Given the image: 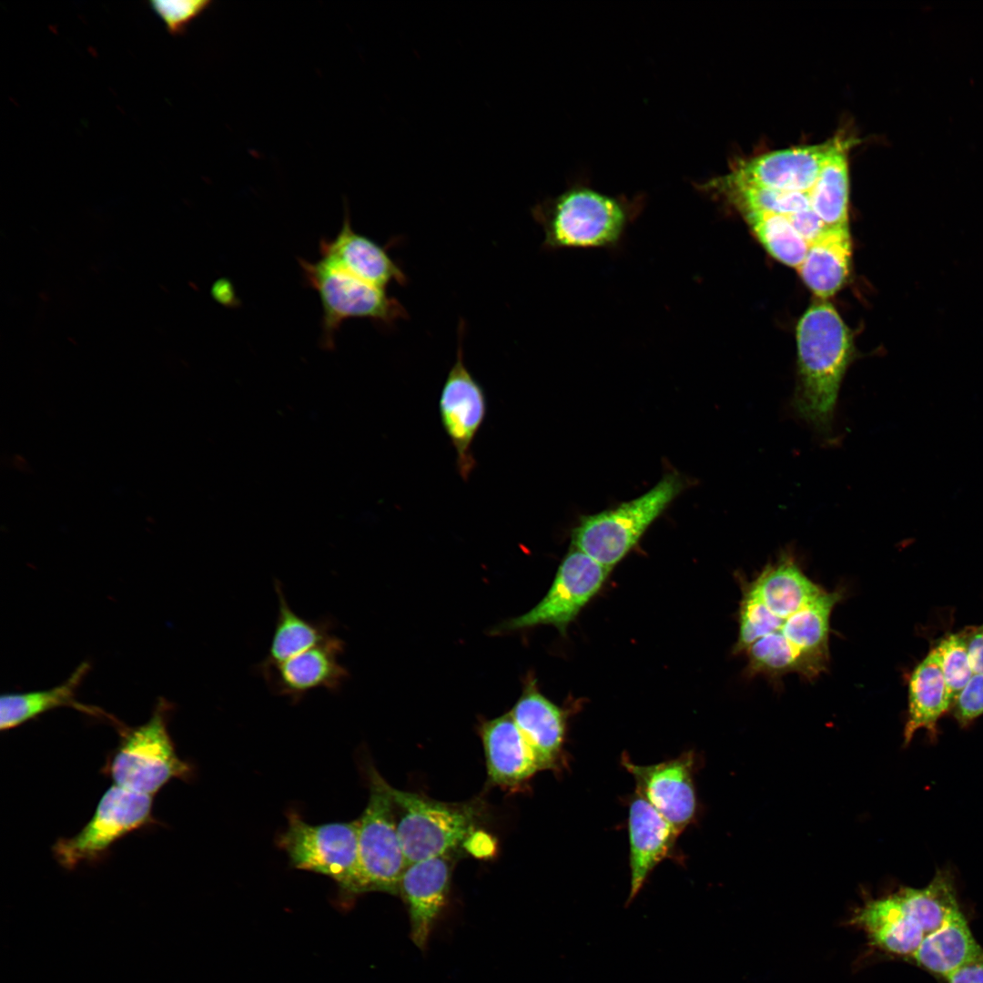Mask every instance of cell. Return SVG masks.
Instances as JSON below:
<instances>
[{"label":"cell","instance_id":"cell-1","mask_svg":"<svg viewBox=\"0 0 983 983\" xmlns=\"http://www.w3.org/2000/svg\"><path fill=\"white\" fill-rule=\"evenodd\" d=\"M740 584L734 653L746 657L748 674L777 679L796 674L811 680L824 673L831 614L844 589L829 591L813 582L786 553Z\"/></svg>","mask_w":983,"mask_h":983},{"label":"cell","instance_id":"cell-2","mask_svg":"<svg viewBox=\"0 0 983 983\" xmlns=\"http://www.w3.org/2000/svg\"><path fill=\"white\" fill-rule=\"evenodd\" d=\"M798 385L794 409L821 434L832 431L841 381L852 360L851 332L827 301L812 305L796 327Z\"/></svg>","mask_w":983,"mask_h":983},{"label":"cell","instance_id":"cell-3","mask_svg":"<svg viewBox=\"0 0 983 983\" xmlns=\"http://www.w3.org/2000/svg\"><path fill=\"white\" fill-rule=\"evenodd\" d=\"M644 206L642 195L612 196L578 182L536 204L532 215L543 230L546 250L613 249L622 244Z\"/></svg>","mask_w":983,"mask_h":983},{"label":"cell","instance_id":"cell-4","mask_svg":"<svg viewBox=\"0 0 983 983\" xmlns=\"http://www.w3.org/2000/svg\"><path fill=\"white\" fill-rule=\"evenodd\" d=\"M958 910L952 877L939 870L925 887H904L866 901L852 924L864 929L875 947L912 957L923 939Z\"/></svg>","mask_w":983,"mask_h":983},{"label":"cell","instance_id":"cell-5","mask_svg":"<svg viewBox=\"0 0 983 983\" xmlns=\"http://www.w3.org/2000/svg\"><path fill=\"white\" fill-rule=\"evenodd\" d=\"M686 486L685 477L672 471L641 496L581 517L572 545L612 570Z\"/></svg>","mask_w":983,"mask_h":983},{"label":"cell","instance_id":"cell-6","mask_svg":"<svg viewBox=\"0 0 983 983\" xmlns=\"http://www.w3.org/2000/svg\"><path fill=\"white\" fill-rule=\"evenodd\" d=\"M169 709L161 699L146 723L117 726L120 740L103 769L114 785L152 796L170 780L190 777L192 767L177 755L167 730Z\"/></svg>","mask_w":983,"mask_h":983},{"label":"cell","instance_id":"cell-7","mask_svg":"<svg viewBox=\"0 0 983 983\" xmlns=\"http://www.w3.org/2000/svg\"><path fill=\"white\" fill-rule=\"evenodd\" d=\"M390 793L399 837L409 864L460 853L485 816L480 800L441 802L391 785Z\"/></svg>","mask_w":983,"mask_h":983},{"label":"cell","instance_id":"cell-8","mask_svg":"<svg viewBox=\"0 0 983 983\" xmlns=\"http://www.w3.org/2000/svg\"><path fill=\"white\" fill-rule=\"evenodd\" d=\"M306 284L319 295L321 309V345L333 349L335 337L348 319H369L391 326L407 318V311L385 289L370 285L322 258L316 261L299 258Z\"/></svg>","mask_w":983,"mask_h":983},{"label":"cell","instance_id":"cell-9","mask_svg":"<svg viewBox=\"0 0 983 983\" xmlns=\"http://www.w3.org/2000/svg\"><path fill=\"white\" fill-rule=\"evenodd\" d=\"M278 845L292 866L332 878L346 895L361 894L358 820L310 825L290 811Z\"/></svg>","mask_w":983,"mask_h":983},{"label":"cell","instance_id":"cell-10","mask_svg":"<svg viewBox=\"0 0 983 983\" xmlns=\"http://www.w3.org/2000/svg\"><path fill=\"white\" fill-rule=\"evenodd\" d=\"M370 797L358 820L360 892L399 896L400 878L409 866L398 834L390 785L372 766L368 770Z\"/></svg>","mask_w":983,"mask_h":983},{"label":"cell","instance_id":"cell-11","mask_svg":"<svg viewBox=\"0 0 983 983\" xmlns=\"http://www.w3.org/2000/svg\"><path fill=\"white\" fill-rule=\"evenodd\" d=\"M152 804L151 796L113 785L86 826L76 835L54 844L56 860L73 869L81 863L100 859L118 839L153 822Z\"/></svg>","mask_w":983,"mask_h":983},{"label":"cell","instance_id":"cell-12","mask_svg":"<svg viewBox=\"0 0 983 983\" xmlns=\"http://www.w3.org/2000/svg\"><path fill=\"white\" fill-rule=\"evenodd\" d=\"M611 569L571 545L546 595L529 612L503 623L500 631L552 625L562 633L599 592Z\"/></svg>","mask_w":983,"mask_h":983},{"label":"cell","instance_id":"cell-13","mask_svg":"<svg viewBox=\"0 0 983 983\" xmlns=\"http://www.w3.org/2000/svg\"><path fill=\"white\" fill-rule=\"evenodd\" d=\"M463 335L464 322L461 320L456 359L441 391L439 414L455 451L457 471L467 481L477 465L472 445L486 418L487 398L482 386L464 364Z\"/></svg>","mask_w":983,"mask_h":983},{"label":"cell","instance_id":"cell-14","mask_svg":"<svg viewBox=\"0 0 983 983\" xmlns=\"http://www.w3.org/2000/svg\"><path fill=\"white\" fill-rule=\"evenodd\" d=\"M345 645L335 634L277 664L258 667L271 692L299 703L319 689L339 692L350 674L341 663Z\"/></svg>","mask_w":983,"mask_h":983},{"label":"cell","instance_id":"cell-15","mask_svg":"<svg viewBox=\"0 0 983 983\" xmlns=\"http://www.w3.org/2000/svg\"><path fill=\"white\" fill-rule=\"evenodd\" d=\"M834 145L825 143L768 152L735 161L727 173L746 184L791 192H809Z\"/></svg>","mask_w":983,"mask_h":983},{"label":"cell","instance_id":"cell-16","mask_svg":"<svg viewBox=\"0 0 983 983\" xmlns=\"http://www.w3.org/2000/svg\"><path fill=\"white\" fill-rule=\"evenodd\" d=\"M622 764L633 775L636 792L679 833L683 832L692 822L696 811L692 752L648 765H638L623 756Z\"/></svg>","mask_w":983,"mask_h":983},{"label":"cell","instance_id":"cell-17","mask_svg":"<svg viewBox=\"0 0 983 983\" xmlns=\"http://www.w3.org/2000/svg\"><path fill=\"white\" fill-rule=\"evenodd\" d=\"M460 853H450L409 864L400 882L399 896L407 907L410 938L425 950L449 897L452 869Z\"/></svg>","mask_w":983,"mask_h":983},{"label":"cell","instance_id":"cell-18","mask_svg":"<svg viewBox=\"0 0 983 983\" xmlns=\"http://www.w3.org/2000/svg\"><path fill=\"white\" fill-rule=\"evenodd\" d=\"M628 833L631 882L626 906L634 900L656 866L671 856L680 835L637 792L629 806Z\"/></svg>","mask_w":983,"mask_h":983},{"label":"cell","instance_id":"cell-19","mask_svg":"<svg viewBox=\"0 0 983 983\" xmlns=\"http://www.w3.org/2000/svg\"><path fill=\"white\" fill-rule=\"evenodd\" d=\"M319 252L349 274L382 289L391 282L405 285L408 281L385 247L354 231L348 211L336 237L320 239Z\"/></svg>","mask_w":983,"mask_h":983},{"label":"cell","instance_id":"cell-20","mask_svg":"<svg viewBox=\"0 0 983 983\" xmlns=\"http://www.w3.org/2000/svg\"><path fill=\"white\" fill-rule=\"evenodd\" d=\"M510 714L532 749L540 769L556 768L561 763L565 738L563 711L540 693L535 681L530 679Z\"/></svg>","mask_w":983,"mask_h":983},{"label":"cell","instance_id":"cell-21","mask_svg":"<svg viewBox=\"0 0 983 983\" xmlns=\"http://www.w3.org/2000/svg\"><path fill=\"white\" fill-rule=\"evenodd\" d=\"M480 735L491 785L516 788L541 771L510 713L483 722Z\"/></svg>","mask_w":983,"mask_h":983},{"label":"cell","instance_id":"cell-22","mask_svg":"<svg viewBox=\"0 0 983 983\" xmlns=\"http://www.w3.org/2000/svg\"><path fill=\"white\" fill-rule=\"evenodd\" d=\"M851 251L848 226L827 227L808 244L797 270L816 296L826 299L845 284L850 270Z\"/></svg>","mask_w":983,"mask_h":983},{"label":"cell","instance_id":"cell-23","mask_svg":"<svg viewBox=\"0 0 983 983\" xmlns=\"http://www.w3.org/2000/svg\"><path fill=\"white\" fill-rule=\"evenodd\" d=\"M952 704L936 651L931 647L909 676L905 745L920 729L935 735L937 721L951 709Z\"/></svg>","mask_w":983,"mask_h":983},{"label":"cell","instance_id":"cell-24","mask_svg":"<svg viewBox=\"0 0 983 983\" xmlns=\"http://www.w3.org/2000/svg\"><path fill=\"white\" fill-rule=\"evenodd\" d=\"M911 958L927 971L946 978L958 968L983 958V948L958 910L927 935Z\"/></svg>","mask_w":983,"mask_h":983},{"label":"cell","instance_id":"cell-25","mask_svg":"<svg viewBox=\"0 0 983 983\" xmlns=\"http://www.w3.org/2000/svg\"><path fill=\"white\" fill-rule=\"evenodd\" d=\"M88 670V663L84 662L65 682L56 686L46 690L3 694L0 698V729L4 731L15 728L59 707H72L94 716L111 718L102 710L84 704L76 699V690Z\"/></svg>","mask_w":983,"mask_h":983},{"label":"cell","instance_id":"cell-26","mask_svg":"<svg viewBox=\"0 0 983 983\" xmlns=\"http://www.w3.org/2000/svg\"><path fill=\"white\" fill-rule=\"evenodd\" d=\"M274 588L278 597L276 623L268 653L258 667L281 663L333 634V620H309L299 615L289 606L280 582L275 580Z\"/></svg>","mask_w":983,"mask_h":983},{"label":"cell","instance_id":"cell-27","mask_svg":"<svg viewBox=\"0 0 983 983\" xmlns=\"http://www.w3.org/2000/svg\"><path fill=\"white\" fill-rule=\"evenodd\" d=\"M697 190L722 200L740 214L758 210L788 216L811 208L809 192L765 188L732 178L727 174L694 184Z\"/></svg>","mask_w":983,"mask_h":983},{"label":"cell","instance_id":"cell-28","mask_svg":"<svg viewBox=\"0 0 983 983\" xmlns=\"http://www.w3.org/2000/svg\"><path fill=\"white\" fill-rule=\"evenodd\" d=\"M853 138L834 137V145L809 191L812 210L826 227L848 226L849 176L847 155Z\"/></svg>","mask_w":983,"mask_h":983},{"label":"cell","instance_id":"cell-29","mask_svg":"<svg viewBox=\"0 0 983 983\" xmlns=\"http://www.w3.org/2000/svg\"><path fill=\"white\" fill-rule=\"evenodd\" d=\"M765 248L782 263L796 268L802 264L808 244L785 215L748 210L741 213Z\"/></svg>","mask_w":983,"mask_h":983},{"label":"cell","instance_id":"cell-30","mask_svg":"<svg viewBox=\"0 0 983 983\" xmlns=\"http://www.w3.org/2000/svg\"><path fill=\"white\" fill-rule=\"evenodd\" d=\"M952 702L975 674L968 648L965 631L949 633L933 646Z\"/></svg>","mask_w":983,"mask_h":983},{"label":"cell","instance_id":"cell-31","mask_svg":"<svg viewBox=\"0 0 983 983\" xmlns=\"http://www.w3.org/2000/svg\"><path fill=\"white\" fill-rule=\"evenodd\" d=\"M151 8L171 35L183 34L188 25L212 4L209 0H155Z\"/></svg>","mask_w":983,"mask_h":983},{"label":"cell","instance_id":"cell-32","mask_svg":"<svg viewBox=\"0 0 983 983\" xmlns=\"http://www.w3.org/2000/svg\"><path fill=\"white\" fill-rule=\"evenodd\" d=\"M955 719L966 725L983 714V673H975L952 704Z\"/></svg>","mask_w":983,"mask_h":983},{"label":"cell","instance_id":"cell-33","mask_svg":"<svg viewBox=\"0 0 983 983\" xmlns=\"http://www.w3.org/2000/svg\"><path fill=\"white\" fill-rule=\"evenodd\" d=\"M787 218L807 244L813 242L827 228L812 208L790 214Z\"/></svg>","mask_w":983,"mask_h":983},{"label":"cell","instance_id":"cell-34","mask_svg":"<svg viewBox=\"0 0 983 983\" xmlns=\"http://www.w3.org/2000/svg\"><path fill=\"white\" fill-rule=\"evenodd\" d=\"M974 673H983V623L964 629Z\"/></svg>","mask_w":983,"mask_h":983},{"label":"cell","instance_id":"cell-35","mask_svg":"<svg viewBox=\"0 0 983 983\" xmlns=\"http://www.w3.org/2000/svg\"><path fill=\"white\" fill-rule=\"evenodd\" d=\"M946 980L947 983H983V958L958 968Z\"/></svg>","mask_w":983,"mask_h":983},{"label":"cell","instance_id":"cell-36","mask_svg":"<svg viewBox=\"0 0 983 983\" xmlns=\"http://www.w3.org/2000/svg\"><path fill=\"white\" fill-rule=\"evenodd\" d=\"M213 294L219 302L226 305L232 304L234 291L231 284L227 280H218V283L214 285Z\"/></svg>","mask_w":983,"mask_h":983}]
</instances>
